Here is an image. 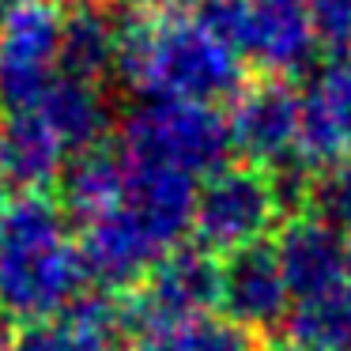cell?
<instances>
[{
	"mask_svg": "<svg viewBox=\"0 0 351 351\" xmlns=\"http://www.w3.org/2000/svg\"><path fill=\"white\" fill-rule=\"evenodd\" d=\"M129 351H261V332L212 310L136 328Z\"/></svg>",
	"mask_w": 351,
	"mask_h": 351,
	"instance_id": "cell-18",
	"label": "cell"
},
{
	"mask_svg": "<svg viewBox=\"0 0 351 351\" xmlns=\"http://www.w3.org/2000/svg\"><path fill=\"white\" fill-rule=\"evenodd\" d=\"M310 212L351 238V155L313 174Z\"/></svg>",
	"mask_w": 351,
	"mask_h": 351,
	"instance_id": "cell-20",
	"label": "cell"
},
{
	"mask_svg": "<svg viewBox=\"0 0 351 351\" xmlns=\"http://www.w3.org/2000/svg\"><path fill=\"white\" fill-rule=\"evenodd\" d=\"M8 204H12V197H8V182L0 178V223H4V215H8Z\"/></svg>",
	"mask_w": 351,
	"mask_h": 351,
	"instance_id": "cell-22",
	"label": "cell"
},
{
	"mask_svg": "<svg viewBox=\"0 0 351 351\" xmlns=\"http://www.w3.org/2000/svg\"><path fill=\"white\" fill-rule=\"evenodd\" d=\"M64 219L61 200L49 193L12 197L0 223V317L8 325L53 321L91 287Z\"/></svg>",
	"mask_w": 351,
	"mask_h": 351,
	"instance_id": "cell-2",
	"label": "cell"
},
{
	"mask_svg": "<svg viewBox=\"0 0 351 351\" xmlns=\"http://www.w3.org/2000/svg\"><path fill=\"white\" fill-rule=\"evenodd\" d=\"M230 147L253 167H280L298 147V87L287 76L250 80L227 110Z\"/></svg>",
	"mask_w": 351,
	"mask_h": 351,
	"instance_id": "cell-8",
	"label": "cell"
},
{
	"mask_svg": "<svg viewBox=\"0 0 351 351\" xmlns=\"http://www.w3.org/2000/svg\"><path fill=\"white\" fill-rule=\"evenodd\" d=\"M34 110L46 117V125L69 147V155L102 144L110 132V102L102 95V84H95V80L61 72Z\"/></svg>",
	"mask_w": 351,
	"mask_h": 351,
	"instance_id": "cell-15",
	"label": "cell"
},
{
	"mask_svg": "<svg viewBox=\"0 0 351 351\" xmlns=\"http://www.w3.org/2000/svg\"><path fill=\"white\" fill-rule=\"evenodd\" d=\"M193 8L268 76L295 80L321 57L306 0H193Z\"/></svg>",
	"mask_w": 351,
	"mask_h": 351,
	"instance_id": "cell-4",
	"label": "cell"
},
{
	"mask_svg": "<svg viewBox=\"0 0 351 351\" xmlns=\"http://www.w3.org/2000/svg\"><path fill=\"white\" fill-rule=\"evenodd\" d=\"M125 159H129V155H125ZM197 189H200V178L185 174V170H178V167L129 159L121 197H117L114 208L162 257L170 245L185 242V234H193Z\"/></svg>",
	"mask_w": 351,
	"mask_h": 351,
	"instance_id": "cell-9",
	"label": "cell"
},
{
	"mask_svg": "<svg viewBox=\"0 0 351 351\" xmlns=\"http://www.w3.org/2000/svg\"><path fill=\"white\" fill-rule=\"evenodd\" d=\"M287 340L313 351H348L351 348V287L325 291V295L295 298L283 321Z\"/></svg>",
	"mask_w": 351,
	"mask_h": 351,
	"instance_id": "cell-19",
	"label": "cell"
},
{
	"mask_svg": "<svg viewBox=\"0 0 351 351\" xmlns=\"http://www.w3.org/2000/svg\"><path fill=\"white\" fill-rule=\"evenodd\" d=\"M69 147L57 140L38 110L0 114V178L16 193H49L57 189Z\"/></svg>",
	"mask_w": 351,
	"mask_h": 351,
	"instance_id": "cell-14",
	"label": "cell"
},
{
	"mask_svg": "<svg viewBox=\"0 0 351 351\" xmlns=\"http://www.w3.org/2000/svg\"><path fill=\"white\" fill-rule=\"evenodd\" d=\"M125 159L121 147H106V144H95L87 152L69 155L61 178H57V200H61L64 215H72L76 223H87L95 215L110 212L121 197V185H125Z\"/></svg>",
	"mask_w": 351,
	"mask_h": 351,
	"instance_id": "cell-16",
	"label": "cell"
},
{
	"mask_svg": "<svg viewBox=\"0 0 351 351\" xmlns=\"http://www.w3.org/2000/svg\"><path fill=\"white\" fill-rule=\"evenodd\" d=\"M310 170H325L351 155V53L328 57L298 91V147Z\"/></svg>",
	"mask_w": 351,
	"mask_h": 351,
	"instance_id": "cell-10",
	"label": "cell"
},
{
	"mask_svg": "<svg viewBox=\"0 0 351 351\" xmlns=\"http://www.w3.org/2000/svg\"><path fill=\"white\" fill-rule=\"evenodd\" d=\"M348 287H351V238H348Z\"/></svg>",
	"mask_w": 351,
	"mask_h": 351,
	"instance_id": "cell-24",
	"label": "cell"
},
{
	"mask_svg": "<svg viewBox=\"0 0 351 351\" xmlns=\"http://www.w3.org/2000/svg\"><path fill=\"white\" fill-rule=\"evenodd\" d=\"M219 283H223V257L208 245L178 242L147 268V276L121 295L129 332L159 321H182L197 313L219 310Z\"/></svg>",
	"mask_w": 351,
	"mask_h": 351,
	"instance_id": "cell-7",
	"label": "cell"
},
{
	"mask_svg": "<svg viewBox=\"0 0 351 351\" xmlns=\"http://www.w3.org/2000/svg\"><path fill=\"white\" fill-rule=\"evenodd\" d=\"M0 321H4V317H0ZM0 348H4V332H0Z\"/></svg>",
	"mask_w": 351,
	"mask_h": 351,
	"instance_id": "cell-25",
	"label": "cell"
},
{
	"mask_svg": "<svg viewBox=\"0 0 351 351\" xmlns=\"http://www.w3.org/2000/svg\"><path fill=\"white\" fill-rule=\"evenodd\" d=\"M219 310L253 332H272L287 321L291 291L276 261L272 238L223 253Z\"/></svg>",
	"mask_w": 351,
	"mask_h": 351,
	"instance_id": "cell-11",
	"label": "cell"
},
{
	"mask_svg": "<svg viewBox=\"0 0 351 351\" xmlns=\"http://www.w3.org/2000/svg\"><path fill=\"white\" fill-rule=\"evenodd\" d=\"M61 72L95 80V84L117 72V8L76 0V8L64 12Z\"/></svg>",
	"mask_w": 351,
	"mask_h": 351,
	"instance_id": "cell-17",
	"label": "cell"
},
{
	"mask_svg": "<svg viewBox=\"0 0 351 351\" xmlns=\"http://www.w3.org/2000/svg\"><path fill=\"white\" fill-rule=\"evenodd\" d=\"M76 242H80V257H84L91 287H102L110 295H129L147 276V268L159 261L152 242L117 208L80 223Z\"/></svg>",
	"mask_w": 351,
	"mask_h": 351,
	"instance_id": "cell-13",
	"label": "cell"
},
{
	"mask_svg": "<svg viewBox=\"0 0 351 351\" xmlns=\"http://www.w3.org/2000/svg\"><path fill=\"white\" fill-rule=\"evenodd\" d=\"M95 4H110V0H95Z\"/></svg>",
	"mask_w": 351,
	"mask_h": 351,
	"instance_id": "cell-26",
	"label": "cell"
},
{
	"mask_svg": "<svg viewBox=\"0 0 351 351\" xmlns=\"http://www.w3.org/2000/svg\"><path fill=\"white\" fill-rule=\"evenodd\" d=\"M250 61L219 34L193 0H140L117 8V76L144 99L230 102Z\"/></svg>",
	"mask_w": 351,
	"mask_h": 351,
	"instance_id": "cell-1",
	"label": "cell"
},
{
	"mask_svg": "<svg viewBox=\"0 0 351 351\" xmlns=\"http://www.w3.org/2000/svg\"><path fill=\"white\" fill-rule=\"evenodd\" d=\"M287 219L276 197L272 170L253 162H227L200 178L193 238L212 253H230L253 242H268Z\"/></svg>",
	"mask_w": 351,
	"mask_h": 351,
	"instance_id": "cell-5",
	"label": "cell"
},
{
	"mask_svg": "<svg viewBox=\"0 0 351 351\" xmlns=\"http://www.w3.org/2000/svg\"><path fill=\"white\" fill-rule=\"evenodd\" d=\"M306 16L325 61L351 53V0H306Z\"/></svg>",
	"mask_w": 351,
	"mask_h": 351,
	"instance_id": "cell-21",
	"label": "cell"
},
{
	"mask_svg": "<svg viewBox=\"0 0 351 351\" xmlns=\"http://www.w3.org/2000/svg\"><path fill=\"white\" fill-rule=\"evenodd\" d=\"M117 147L129 159L178 167L193 178H208L227 167L230 147L227 114L212 102L193 99H144L125 114Z\"/></svg>",
	"mask_w": 351,
	"mask_h": 351,
	"instance_id": "cell-3",
	"label": "cell"
},
{
	"mask_svg": "<svg viewBox=\"0 0 351 351\" xmlns=\"http://www.w3.org/2000/svg\"><path fill=\"white\" fill-rule=\"evenodd\" d=\"M268 351H313V348H302V343H295V340H287V336H283V340L272 343Z\"/></svg>",
	"mask_w": 351,
	"mask_h": 351,
	"instance_id": "cell-23",
	"label": "cell"
},
{
	"mask_svg": "<svg viewBox=\"0 0 351 351\" xmlns=\"http://www.w3.org/2000/svg\"><path fill=\"white\" fill-rule=\"evenodd\" d=\"M61 0H12L0 16V114L34 110L61 76Z\"/></svg>",
	"mask_w": 351,
	"mask_h": 351,
	"instance_id": "cell-6",
	"label": "cell"
},
{
	"mask_svg": "<svg viewBox=\"0 0 351 351\" xmlns=\"http://www.w3.org/2000/svg\"><path fill=\"white\" fill-rule=\"evenodd\" d=\"M348 351H351V348H348Z\"/></svg>",
	"mask_w": 351,
	"mask_h": 351,
	"instance_id": "cell-27",
	"label": "cell"
},
{
	"mask_svg": "<svg viewBox=\"0 0 351 351\" xmlns=\"http://www.w3.org/2000/svg\"><path fill=\"white\" fill-rule=\"evenodd\" d=\"M276 261L287 280L291 302L348 283V234L313 212H298L276 227Z\"/></svg>",
	"mask_w": 351,
	"mask_h": 351,
	"instance_id": "cell-12",
	"label": "cell"
}]
</instances>
